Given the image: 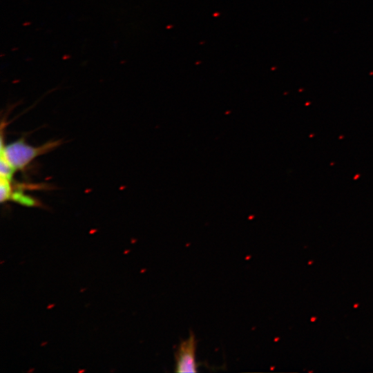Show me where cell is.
<instances>
[{
    "instance_id": "7a4b0ae2",
    "label": "cell",
    "mask_w": 373,
    "mask_h": 373,
    "mask_svg": "<svg viewBox=\"0 0 373 373\" xmlns=\"http://www.w3.org/2000/svg\"><path fill=\"white\" fill-rule=\"evenodd\" d=\"M196 340L193 334L181 341L175 354V372H197L198 364L195 358Z\"/></svg>"
},
{
    "instance_id": "5b68a950",
    "label": "cell",
    "mask_w": 373,
    "mask_h": 373,
    "mask_svg": "<svg viewBox=\"0 0 373 373\" xmlns=\"http://www.w3.org/2000/svg\"><path fill=\"white\" fill-rule=\"evenodd\" d=\"M15 170L8 162L3 155L1 154L0 160V174L1 177H4L11 180L13 173Z\"/></svg>"
},
{
    "instance_id": "277c9868",
    "label": "cell",
    "mask_w": 373,
    "mask_h": 373,
    "mask_svg": "<svg viewBox=\"0 0 373 373\" xmlns=\"http://www.w3.org/2000/svg\"><path fill=\"white\" fill-rule=\"evenodd\" d=\"M11 200L28 207H34L38 205L37 202H36L34 198L23 194L21 191L13 192Z\"/></svg>"
},
{
    "instance_id": "6da1fadb",
    "label": "cell",
    "mask_w": 373,
    "mask_h": 373,
    "mask_svg": "<svg viewBox=\"0 0 373 373\" xmlns=\"http://www.w3.org/2000/svg\"><path fill=\"white\" fill-rule=\"evenodd\" d=\"M60 144L59 141L49 142L40 146L25 143L23 139L15 141L5 146L1 145L3 155L15 171L24 169L35 157L44 154Z\"/></svg>"
},
{
    "instance_id": "3957f363",
    "label": "cell",
    "mask_w": 373,
    "mask_h": 373,
    "mask_svg": "<svg viewBox=\"0 0 373 373\" xmlns=\"http://www.w3.org/2000/svg\"><path fill=\"white\" fill-rule=\"evenodd\" d=\"M11 180L1 177L0 179V200L1 202H4L8 200H11L12 195V187L10 184Z\"/></svg>"
}]
</instances>
